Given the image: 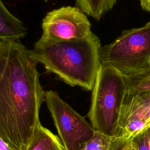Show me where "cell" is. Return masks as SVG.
Listing matches in <instances>:
<instances>
[{
  "label": "cell",
  "mask_w": 150,
  "mask_h": 150,
  "mask_svg": "<svg viewBox=\"0 0 150 150\" xmlns=\"http://www.w3.org/2000/svg\"><path fill=\"white\" fill-rule=\"evenodd\" d=\"M36 64L19 40L0 39V138L13 150H26L40 124L45 91Z\"/></svg>",
  "instance_id": "obj_1"
},
{
  "label": "cell",
  "mask_w": 150,
  "mask_h": 150,
  "mask_svg": "<svg viewBox=\"0 0 150 150\" xmlns=\"http://www.w3.org/2000/svg\"><path fill=\"white\" fill-rule=\"evenodd\" d=\"M98 37L92 33L82 39L51 41L40 38L29 54L36 63L72 86L92 90L100 67L101 48Z\"/></svg>",
  "instance_id": "obj_2"
},
{
  "label": "cell",
  "mask_w": 150,
  "mask_h": 150,
  "mask_svg": "<svg viewBox=\"0 0 150 150\" xmlns=\"http://www.w3.org/2000/svg\"><path fill=\"white\" fill-rule=\"evenodd\" d=\"M126 92L125 76L111 67L101 65L92 90L87 115L95 131L110 137L117 135Z\"/></svg>",
  "instance_id": "obj_3"
},
{
  "label": "cell",
  "mask_w": 150,
  "mask_h": 150,
  "mask_svg": "<svg viewBox=\"0 0 150 150\" xmlns=\"http://www.w3.org/2000/svg\"><path fill=\"white\" fill-rule=\"evenodd\" d=\"M101 65L114 68L125 76L150 69V21L138 28L123 30L111 43L102 46Z\"/></svg>",
  "instance_id": "obj_4"
},
{
  "label": "cell",
  "mask_w": 150,
  "mask_h": 150,
  "mask_svg": "<svg viewBox=\"0 0 150 150\" xmlns=\"http://www.w3.org/2000/svg\"><path fill=\"white\" fill-rule=\"evenodd\" d=\"M45 101L65 150H80L95 130L86 119L53 90L45 91Z\"/></svg>",
  "instance_id": "obj_5"
},
{
  "label": "cell",
  "mask_w": 150,
  "mask_h": 150,
  "mask_svg": "<svg viewBox=\"0 0 150 150\" xmlns=\"http://www.w3.org/2000/svg\"><path fill=\"white\" fill-rule=\"evenodd\" d=\"M40 38L51 41L82 39L93 32L86 15L77 6H63L47 12L42 20Z\"/></svg>",
  "instance_id": "obj_6"
},
{
  "label": "cell",
  "mask_w": 150,
  "mask_h": 150,
  "mask_svg": "<svg viewBox=\"0 0 150 150\" xmlns=\"http://www.w3.org/2000/svg\"><path fill=\"white\" fill-rule=\"evenodd\" d=\"M134 117L150 122V91L126 92L120 112L118 129L128 120Z\"/></svg>",
  "instance_id": "obj_7"
},
{
  "label": "cell",
  "mask_w": 150,
  "mask_h": 150,
  "mask_svg": "<svg viewBox=\"0 0 150 150\" xmlns=\"http://www.w3.org/2000/svg\"><path fill=\"white\" fill-rule=\"evenodd\" d=\"M27 34L23 22L13 15L0 0V39L16 40Z\"/></svg>",
  "instance_id": "obj_8"
},
{
  "label": "cell",
  "mask_w": 150,
  "mask_h": 150,
  "mask_svg": "<svg viewBox=\"0 0 150 150\" xmlns=\"http://www.w3.org/2000/svg\"><path fill=\"white\" fill-rule=\"evenodd\" d=\"M26 150H65L60 139L41 124L36 129Z\"/></svg>",
  "instance_id": "obj_9"
},
{
  "label": "cell",
  "mask_w": 150,
  "mask_h": 150,
  "mask_svg": "<svg viewBox=\"0 0 150 150\" xmlns=\"http://www.w3.org/2000/svg\"><path fill=\"white\" fill-rule=\"evenodd\" d=\"M117 0H76V5L86 15L97 21L112 9Z\"/></svg>",
  "instance_id": "obj_10"
},
{
  "label": "cell",
  "mask_w": 150,
  "mask_h": 150,
  "mask_svg": "<svg viewBox=\"0 0 150 150\" xmlns=\"http://www.w3.org/2000/svg\"><path fill=\"white\" fill-rule=\"evenodd\" d=\"M127 92L150 91V69L125 76Z\"/></svg>",
  "instance_id": "obj_11"
},
{
  "label": "cell",
  "mask_w": 150,
  "mask_h": 150,
  "mask_svg": "<svg viewBox=\"0 0 150 150\" xmlns=\"http://www.w3.org/2000/svg\"><path fill=\"white\" fill-rule=\"evenodd\" d=\"M149 127V121L142 118H132L119 128L116 136L119 135L127 139H132Z\"/></svg>",
  "instance_id": "obj_12"
},
{
  "label": "cell",
  "mask_w": 150,
  "mask_h": 150,
  "mask_svg": "<svg viewBox=\"0 0 150 150\" xmlns=\"http://www.w3.org/2000/svg\"><path fill=\"white\" fill-rule=\"evenodd\" d=\"M112 137L95 131L93 137L80 150H108Z\"/></svg>",
  "instance_id": "obj_13"
},
{
  "label": "cell",
  "mask_w": 150,
  "mask_h": 150,
  "mask_svg": "<svg viewBox=\"0 0 150 150\" xmlns=\"http://www.w3.org/2000/svg\"><path fill=\"white\" fill-rule=\"evenodd\" d=\"M149 137L148 128L131 139L127 150H149Z\"/></svg>",
  "instance_id": "obj_14"
},
{
  "label": "cell",
  "mask_w": 150,
  "mask_h": 150,
  "mask_svg": "<svg viewBox=\"0 0 150 150\" xmlns=\"http://www.w3.org/2000/svg\"><path fill=\"white\" fill-rule=\"evenodd\" d=\"M131 140L119 135L112 137L108 150H127Z\"/></svg>",
  "instance_id": "obj_15"
},
{
  "label": "cell",
  "mask_w": 150,
  "mask_h": 150,
  "mask_svg": "<svg viewBox=\"0 0 150 150\" xmlns=\"http://www.w3.org/2000/svg\"><path fill=\"white\" fill-rule=\"evenodd\" d=\"M139 2L142 9L150 12V0H139Z\"/></svg>",
  "instance_id": "obj_16"
},
{
  "label": "cell",
  "mask_w": 150,
  "mask_h": 150,
  "mask_svg": "<svg viewBox=\"0 0 150 150\" xmlns=\"http://www.w3.org/2000/svg\"><path fill=\"white\" fill-rule=\"evenodd\" d=\"M0 150H13L0 138Z\"/></svg>",
  "instance_id": "obj_17"
},
{
  "label": "cell",
  "mask_w": 150,
  "mask_h": 150,
  "mask_svg": "<svg viewBox=\"0 0 150 150\" xmlns=\"http://www.w3.org/2000/svg\"><path fill=\"white\" fill-rule=\"evenodd\" d=\"M149 130V150H150V127L148 128Z\"/></svg>",
  "instance_id": "obj_18"
}]
</instances>
